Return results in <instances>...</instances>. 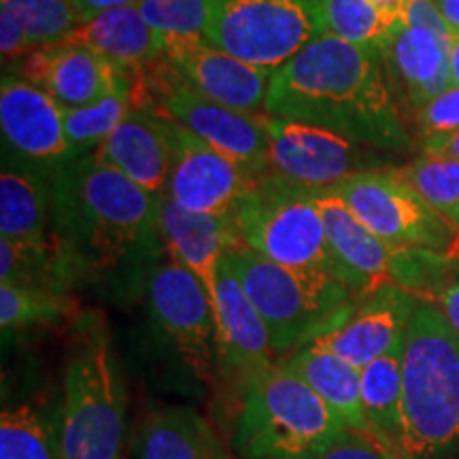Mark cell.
<instances>
[{"mask_svg":"<svg viewBox=\"0 0 459 459\" xmlns=\"http://www.w3.org/2000/svg\"><path fill=\"white\" fill-rule=\"evenodd\" d=\"M22 79L54 99L62 111H74L107 99L122 82L111 62L83 45L56 43L22 57Z\"/></svg>","mask_w":459,"mask_h":459,"instance_id":"20","label":"cell"},{"mask_svg":"<svg viewBox=\"0 0 459 459\" xmlns=\"http://www.w3.org/2000/svg\"><path fill=\"white\" fill-rule=\"evenodd\" d=\"M398 170L419 196L459 232V162L421 156Z\"/></svg>","mask_w":459,"mask_h":459,"instance_id":"30","label":"cell"},{"mask_svg":"<svg viewBox=\"0 0 459 459\" xmlns=\"http://www.w3.org/2000/svg\"><path fill=\"white\" fill-rule=\"evenodd\" d=\"M136 459H234L206 419L192 409H162L141 423Z\"/></svg>","mask_w":459,"mask_h":459,"instance_id":"26","label":"cell"},{"mask_svg":"<svg viewBox=\"0 0 459 459\" xmlns=\"http://www.w3.org/2000/svg\"><path fill=\"white\" fill-rule=\"evenodd\" d=\"M279 364L300 377L349 432L368 434L361 409V375L355 366L315 344H302Z\"/></svg>","mask_w":459,"mask_h":459,"instance_id":"25","label":"cell"},{"mask_svg":"<svg viewBox=\"0 0 459 459\" xmlns=\"http://www.w3.org/2000/svg\"><path fill=\"white\" fill-rule=\"evenodd\" d=\"M419 300L394 283L353 296L330 313L302 344H315L364 370L404 341ZM300 344V347H302Z\"/></svg>","mask_w":459,"mask_h":459,"instance_id":"13","label":"cell"},{"mask_svg":"<svg viewBox=\"0 0 459 459\" xmlns=\"http://www.w3.org/2000/svg\"><path fill=\"white\" fill-rule=\"evenodd\" d=\"M164 60L204 99L249 115H266L273 73L247 65L204 37L166 41Z\"/></svg>","mask_w":459,"mask_h":459,"instance_id":"15","label":"cell"},{"mask_svg":"<svg viewBox=\"0 0 459 459\" xmlns=\"http://www.w3.org/2000/svg\"><path fill=\"white\" fill-rule=\"evenodd\" d=\"M220 370L247 392L257 378L277 366L266 325L221 257L215 296Z\"/></svg>","mask_w":459,"mask_h":459,"instance_id":"17","label":"cell"},{"mask_svg":"<svg viewBox=\"0 0 459 459\" xmlns=\"http://www.w3.org/2000/svg\"><path fill=\"white\" fill-rule=\"evenodd\" d=\"M268 117L336 132L387 153L412 145L381 51L325 32L273 74Z\"/></svg>","mask_w":459,"mask_h":459,"instance_id":"2","label":"cell"},{"mask_svg":"<svg viewBox=\"0 0 459 459\" xmlns=\"http://www.w3.org/2000/svg\"><path fill=\"white\" fill-rule=\"evenodd\" d=\"M361 375V409L368 434L398 455L402 443V342L370 361Z\"/></svg>","mask_w":459,"mask_h":459,"instance_id":"27","label":"cell"},{"mask_svg":"<svg viewBox=\"0 0 459 459\" xmlns=\"http://www.w3.org/2000/svg\"><path fill=\"white\" fill-rule=\"evenodd\" d=\"M315 192L274 175H264L237 209L243 240L260 254L321 291L353 298L338 279L328 234Z\"/></svg>","mask_w":459,"mask_h":459,"instance_id":"4","label":"cell"},{"mask_svg":"<svg viewBox=\"0 0 459 459\" xmlns=\"http://www.w3.org/2000/svg\"><path fill=\"white\" fill-rule=\"evenodd\" d=\"M141 0H73L74 9L79 11L82 15L83 24L85 22L94 20L96 15L107 13V11L113 9H122V7H136Z\"/></svg>","mask_w":459,"mask_h":459,"instance_id":"41","label":"cell"},{"mask_svg":"<svg viewBox=\"0 0 459 459\" xmlns=\"http://www.w3.org/2000/svg\"><path fill=\"white\" fill-rule=\"evenodd\" d=\"M71 311V298L49 290L0 283V325L3 332L51 325Z\"/></svg>","mask_w":459,"mask_h":459,"instance_id":"32","label":"cell"},{"mask_svg":"<svg viewBox=\"0 0 459 459\" xmlns=\"http://www.w3.org/2000/svg\"><path fill=\"white\" fill-rule=\"evenodd\" d=\"M432 3L453 37L459 34V0H432Z\"/></svg>","mask_w":459,"mask_h":459,"instance_id":"42","label":"cell"},{"mask_svg":"<svg viewBox=\"0 0 459 459\" xmlns=\"http://www.w3.org/2000/svg\"><path fill=\"white\" fill-rule=\"evenodd\" d=\"M213 0H141L139 13L166 41L204 37Z\"/></svg>","mask_w":459,"mask_h":459,"instance_id":"35","label":"cell"},{"mask_svg":"<svg viewBox=\"0 0 459 459\" xmlns=\"http://www.w3.org/2000/svg\"><path fill=\"white\" fill-rule=\"evenodd\" d=\"M0 459H57V440L51 426L30 404L3 411Z\"/></svg>","mask_w":459,"mask_h":459,"instance_id":"31","label":"cell"},{"mask_svg":"<svg viewBox=\"0 0 459 459\" xmlns=\"http://www.w3.org/2000/svg\"><path fill=\"white\" fill-rule=\"evenodd\" d=\"M34 51L30 39L24 24L20 22L13 11L7 7H0V54L4 62L24 57Z\"/></svg>","mask_w":459,"mask_h":459,"instance_id":"38","label":"cell"},{"mask_svg":"<svg viewBox=\"0 0 459 459\" xmlns=\"http://www.w3.org/2000/svg\"><path fill=\"white\" fill-rule=\"evenodd\" d=\"M321 34V0H213L204 39L274 74Z\"/></svg>","mask_w":459,"mask_h":459,"instance_id":"7","label":"cell"},{"mask_svg":"<svg viewBox=\"0 0 459 459\" xmlns=\"http://www.w3.org/2000/svg\"><path fill=\"white\" fill-rule=\"evenodd\" d=\"M400 459H459V334L419 302L402 341Z\"/></svg>","mask_w":459,"mask_h":459,"instance_id":"3","label":"cell"},{"mask_svg":"<svg viewBox=\"0 0 459 459\" xmlns=\"http://www.w3.org/2000/svg\"><path fill=\"white\" fill-rule=\"evenodd\" d=\"M325 32L361 48H381L392 34L368 0H321Z\"/></svg>","mask_w":459,"mask_h":459,"instance_id":"34","label":"cell"},{"mask_svg":"<svg viewBox=\"0 0 459 459\" xmlns=\"http://www.w3.org/2000/svg\"><path fill=\"white\" fill-rule=\"evenodd\" d=\"M451 39L426 26L402 24L378 48L395 102L398 107L404 105L415 117L429 100L451 85Z\"/></svg>","mask_w":459,"mask_h":459,"instance_id":"18","label":"cell"},{"mask_svg":"<svg viewBox=\"0 0 459 459\" xmlns=\"http://www.w3.org/2000/svg\"><path fill=\"white\" fill-rule=\"evenodd\" d=\"M62 43L83 45L96 51L128 77L143 73L164 56V39L147 24L136 7L96 15Z\"/></svg>","mask_w":459,"mask_h":459,"instance_id":"24","label":"cell"},{"mask_svg":"<svg viewBox=\"0 0 459 459\" xmlns=\"http://www.w3.org/2000/svg\"><path fill=\"white\" fill-rule=\"evenodd\" d=\"M134 105V77L124 74L122 82L107 99L94 102L90 107L66 111L65 126L73 160L94 153L102 145V141L124 122V117L132 111Z\"/></svg>","mask_w":459,"mask_h":459,"instance_id":"28","label":"cell"},{"mask_svg":"<svg viewBox=\"0 0 459 459\" xmlns=\"http://www.w3.org/2000/svg\"><path fill=\"white\" fill-rule=\"evenodd\" d=\"M152 68V73L147 66L136 74V105L158 108L223 156L237 160L255 175H268V156H271L268 115H249L204 99L177 77L164 56L153 62Z\"/></svg>","mask_w":459,"mask_h":459,"instance_id":"8","label":"cell"},{"mask_svg":"<svg viewBox=\"0 0 459 459\" xmlns=\"http://www.w3.org/2000/svg\"><path fill=\"white\" fill-rule=\"evenodd\" d=\"M457 262H459V260H457Z\"/></svg>","mask_w":459,"mask_h":459,"instance_id":"45","label":"cell"},{"mask_svg":"<svg viewBox=\"0 0 459 459\" xmlns=\"http://www.w3.org/2000/svg\"><path fill=\"white\" fill-rule=\"evenodd\" d=\"M3 147L34 164L60 170L73 153L66 139L65 111L48 91L15 74L0 83Z\"/></svg>","mask_w":459,"mask_h":459,"instance_id":"16","label":"cell"},{"mask_svg":"<svg viewBox=\"0 0 459 459\" xmlns=\"http://www.w3.org/2000/svg\"><path fill=\"white\" fill-rule=\"evenodd\" d=\"M436 307L445 313L446 321L451 324V328L459 334V262L455 266L453 277L443 285V290L438 291L434 300Z\"/></svg>","mask_w":459,"mask_h":459,"instance_id":"39","label":"cell"},{"mask_svg":"<svg viewBox=\"0 0 459 459\" xmlns=\"http://www.w3.org/2000/svg\"><path fill=\"white\" fill-rule=\"evenodd\" d=\"M325 234L334 255L338 279L353 296L392 283L395 247L387 245L355 217L328 189L315 192Z\"/></svg>","mask_w":459,"mask_h":459,"instance_id":"22","label":"cell"},{"mask_svg":"<svg viewBox=\"0 0 459 459\" xmlns=\"http://www.w3.org/2000/svg\"><path fill=\"white\" fill-rule=\"evenodd\" d=\"M51 237L68 281L143 279L166 255L158 198L94 153L57 170Z\"/></svg>","mask_w":459,"mask_h":459,"instance_id":"1","label":"cell"},{"mask_svg":"<svg viewBox=\"0 0 459 459\" xmlns=\"http://www.w3.org/2000/svg\"><path fill=\"white\" fill-rule=\"evenodd\" d=\"M145 300L156 330L189 372L198 381L213 383L220 349L215 308L204 285L166 254L147 274Z\"/></svg>","mask_w":459,"mask_h":459,"instance_id":"11","label":"cell"},{"mask_svg":"<svg viewBox=\"0 0 459 459\" xmlns=\"http://www.w3.org/2000/svg\"><path fill=\"white\" fill-rule=\"evenodd\" d=\"M417 126L421 130L423 139L440 134H451L459 130V88L449 85L440 91L436 99L428 102L417 115Z\"/></svg>","mask_w":459,"mask_h":459,"instance_id":"36","label":"cell"},{"mask_svg":"<svg viewBox=\"0 0 459 459\" xmlns=\"http://www.w3.org/2000/svg\"><path fill=\"white\" fill-rule=\"evenodd\" d=\"M453 260H459V237H457V245H455V249H453Z\"/></svg>","mask_w":459,"mask_h":459,"instance_id":"44","label":"cell"},{"mask_svg":"<svg viewBox=\"0 0 459 459\" xmlns=\"http://www.w3.org/2000/svg\"><path fill=\"white\" fill-rule=\"evenodd\" d=\"M94 156L152 196H164L172 166L166 117L158 108L134 105L124 122L102 141Z\"/></svg>","mask_w":459,"mask_h":459,"instance_id":"21","label":"cell"},{"mask_svg":"<svg viewBox=\"0 0 459 459\" xmlns=\"http://www.w3.org/2000/svg\"><path fill=\"white\" fill-rule=\"evenodd\" d=\"M328 192L395 249H423L453 255L459 232L417 194L398 169L366 170Z\"/></svg>","mask_w":459,"mask_h":459,"instance_id":"9","label":"cell"},{"mask_svg":"<svg viewBox=\"0 0 459 459\" xmlns=\"http://www.w3.org/2000/svg\"><path fill=\"white\" fill-rule=\"evenodd\" d=\"M0 7H7L20 17L34 49L66 41L83 26L73 0H0Z\"/></svg>","mask_w":459,"mask_h":459,"instance_id":"33","label":"cell"},{"mask_svg":"<svg viewBox=\"0 0 459 459\" xmlns=\"http://www.w3.org/2000/svg\"><path fill=\"white\" fill-rule=\"evenodd\" d=\"M223 260L266 325L279 361L294 353L321 321L347 302V298L317 290L247 245L228 251Z\"/></svg>","mask_w":459,"mask_h":459,"instance_id":"10","label":"cell"},{"mask_svg":"<svg viewBox=\"0 0 459 459\" xmlns=\"http://www.w3.org/2000/svg\"><path fill=\"white\" fill-rule=\"evenodd\" d=\"M449 74H451V85L459 88V34L451 39L449 45Z\"/></svg>","mask_w":459,"mask_h":459,"instance_id":"43","label":"cell"},{"mask_svg":"<svg viewBox=\"0 0 459 459\" xmlns=\"http://www.w3.org/2000/svg\"><path fill=\"white\" fill-rule=\"evenodd\" d=\"M166 124L172 147L166 196L192 213H237L240 203L262 177L237 160L223 156L172 119L166 117Z\"/></svg>","mask_w":459,"mask_h":459,"instance_id":"14","label":"cell"},{"mask_svg":"<svg viewBox=\"0 0 459 459\" xmlns=\"http://www.w3.org/2000/svg\"><path fill=\"white\" fill-rule=\"evenodd\" d=\"M158 234L170 260L187 268L204 285L215 308L221 257L228 251L245 247L237 213H192L164 194L158 198Z\"/></svg>","mask_w":459,"mask_h":459,"instance_id":"19","label":"cell"},{"mask_svg":"<svg viewBox=\"0 0 459 459\" xmlns=\"http://www.w3.org/2000/svg\"><path fill=\"white\" fill-rule=\"evenodd\" d=\"M0 283L37 287L57 294H66L71 287L54 240L48 245H22L0 238Z\"/></svg>","mask_w":459,"mask_h":459,"instance_id":"29","label":"cell"},{"mask_svg":"<svg viewBox=\"0 0 459 459\" xmlns=\"http://www.w3.org/2000/svg\"><path fill=\"white\" fill-rule=\"evenodd\" d=\"M347 432L328 404L277 361L243 394L232 446L240 459H313Z\"/></svg>","mask_w":459,"mask_h":459,"instance_id":"5","label":"cell"},{"mask_svg":"<svg viewBox=\"0 0 459 459\" xmlns=\"http://www.w3.org/2000/svg\"><path fill=\"white\" fill-rule=\"evenodd\" d=\"M271 156L268 175L308 189H330L366 170L392 169L381 149L300 122L268 117Z\"/></svg>","mask_w":459,"mask_h":459,"instance_id":"12","label":"cell"},{"mask_svg":"<svg viewBox=\"0 0 459 459\" xmlns=\"http://www.w3.org/2000/svg\"><path fill=\"white\" fill-rule=\"evenodd\" d=\"M313 459H400L395 453L387 449L385 445L378 443L370 434L347 432L338 438L330 449L319 453Z\"/></svg>","mask_w":459,"mask_h":459,"instance_id":"37","label":"cell"},{"mask_svg":"<svg viewBox=\"0 0 459 459\" xmlns=\"http://www.w3.org/2000/svg\"><path fill=\"white\" fill-rule=\"evenodd\" d=\"M57 170L34 164L3 147L0 166V238L48 245Z\"/></svg>","mask_w":459,"mask_h":459,"instance_id":"23","label":"cell"},{"mask_svg":"<svg viewBox=\"0 0 459 459\" xmlns=\"http://www.w3.org/2000/svg\"><path fill=\"white\" fill-rule=\"evenodd\" d=\"M126 402L102 336L79 344L66 366L57 459H122Z\"/></svg>","mask_w":459,"mask_h":459,"instance_id":"6","label":"cell"},{"mask_svg":"<svg viewBox=\"0 0 459 459\" xmlns=\"http://www.w3.org/2000/svg\"><path fill=\"white\" fill-rule=\"evenodd\" d=\"M423 156L455 160V162H459V130L451 132V134L423 139Z\"/></svg>","mask_w":459,"mask_h":459,"instance_id":"40","label":"cell"}]
</instances>
